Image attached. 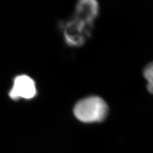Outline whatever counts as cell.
Listing matches in <instances>:
<instances>
[{
	"mask_svg": "<svg viewBox=\"0 0 153 153\" xmlns=\"http://www.w3.org/2000/svg\"><path fill=\"white\" fill-rule=\"evenodd\" d=\"M99 12V4L94 0H81L76 3L72 17L63 26L66 44L75 47L83 45L91 36Z\"/></svg>",
	"mask_w": 153,
	"mask_h": 153,
	"instance_id": "6da1fadb",
	"label": "cell"
},
{
	"mask_svg": "<svg viewBox=\"0 0 153 153\" xmlns=\"http://www.w3.org/2000/svg\"><path fill=\"white\" fill-rule=\"evenodd\" d=\"M109 112L107 102L98 96H90L76 102L74 108L75 117L84 123L104 121Z\"/></svg>",
	"mask_w": 153,
	"mask_h": 153,
	"instance_id": "7a4b0ae2",
	"label": "cell"
},
{
	"mask_svg": "<svg viewBox=\"0 0 153 153\" xmlns=\"http://www.w3.org/2000/svg\"><path fill=\"white\" fill-rule=\"evenodd\" d=\"M36 94V88L35 81L26 75H19L15 78L12 88L9 93L10 97L13 100H30L34 98Z\"/></svg>",
	"mask_w": 153,
	"mask_h": 153,
	"instance_id": "3957f363",
	"label": "cell"
},
{
	"mask_svg": "<svg viewBox=\"0 0 153 153\" xmlns=\"http://www.w3.org/2000/svg\"><path fill=\"white\" fill-rule=\"evenodd\" d=\"M143 77L147 81L148 92L153 94V61L148 63L143 70Z\"/></svg>",
	"mask_w": 153,
	"mask_h": 153,
	"instance_id": "277c9868",
	"label": "cell"
}]
</instances>
